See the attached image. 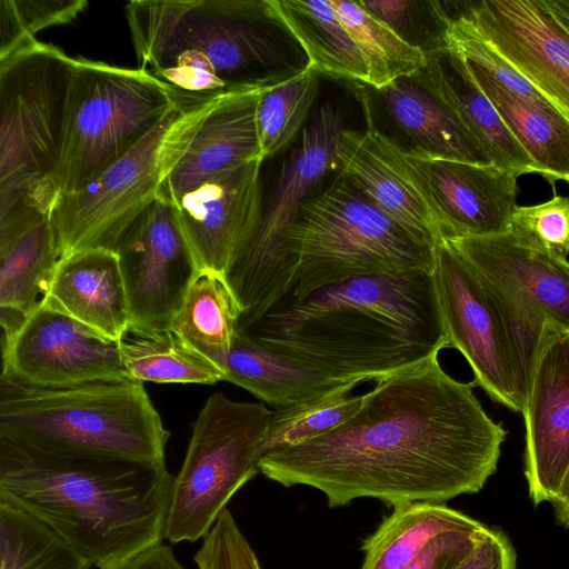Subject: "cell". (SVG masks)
Listing matches in <instances>:
<instances>
[{"instance_id":"6da1fadb","label":"cell","mask_w":569,"mask_h":569,"mask_svg":"<svg viewBox=\"0 0 569 569\" xmlns=\"http://www.w3.org/2000/svg\"><path fill=\"white\" fill-rule=\"evenodd\" d=\"M438 356L378 379L346 422L263 455L259 472L315 488L329 507L358 498L442 503L480 491L507 431L487 415L475 383L452 378Z\"/></svg>"},{"instance_id":"7a4b0ae2","label":"cell","mask_w":569,"mask_h":569,"mask_svg":"<svg viewBox=\"0 0 569 569\" xmlns=\"http://www.w3.org/2000/svg\"><path fill=\"white\" fill-rule=\"evenodd\" d=\"M242 332L340 383L377 381L449 348L432 272L329 284Z\"/></svg>"},{"instance_id":"3957f363","label":"cell","mask_w":569,"mask_h":569,"mask_svg":"<svg viewBox=\"0 0 569 569\" xmlns=\"http://www.w3.org/2000/svg\"><path fill=\"white\" fill-rule=\"evenodd\" d=\"M172 480L166 462L52 452L0 438V499L98 569L163 541Z\"/></svg>"},{"instance_id":"277c9868","label":"cell","mask_w":569,"mask_h":569,"mask_svg":"<svg viewBox=\"0 0 569 569\" xmlns=\"http://www.w3.org/2000/svg\"><path fill=\"white\" fill-rule=\"evenodd\" d=\"M124 14L138 68L184 96L216 98L296 69L256 0H133Z\"/></svg>"},{"instance_id":"5b68a950","label":"cell","mask_w":569,"mask_h":569,"mask_svg":"<svg viewBox=\"0 0 569 569\" xmlns=\"http://www.w3.org/2000/svg\"><path fill=\"white\" fill-rule=\"evenodd\" d=\"M169 437L140 380L38 387L0 377V438L52 452L159 463Z\"/></svg>"},{"instance_id":"8992f818","label":"cell","mask_w":569,"mask_h":569,"mask_svg":"<svg viewBox=\"0 0 569 569\" xmlns=\"http://www.w3.org/2000/svg\"><path fill=\"white\" fill-rule=\"evenodd\" d=\"M435 247L420 244L342 174L305 202L287 231L284 299L357 277L431 273Z\"/></svg>"},{"instance_id":"52a82bcc","label":"cell","mask_w":569,"mask_h":569,"mask_svg":"<svg viewBox=\"0 0 569 569\" xmlns=\"http://www.w3.org/2000/svg\"><path fill=\"white\" fill-rule=\"evenodd\" d=\"M73 58L38 39L0 60V230L50 216Z\"/></svg>"},{"instance_id":"ba28073f","label":"cell","mask_w":569,"mask_h":569,"mask_svg":"<svg viewBox=\"0 0 569 569\" xmlns=\"http://www.w3.org/2000/svg\"><path fill=\"white\" fill-rule=\"evenodd\" d=\"M188 97L144 69L73 58L54 172L58 194L91 182Z\"/></svg>"},{"instance_id":"9c48e42d","label":"cell","mask_w":569,"mask_h":569,"mask_svg":"<svg viewBox=\"0 0 569 569\" xmlns=\"http://www.w3.org/2000/svg\"><path fill=\"white\" fill-rule=\"evenodd\" d=\"M223 97H188L91 182L60 194L50 219L61 259L89 249L116 251L129 227L160 197L197 130Z\"/></svg>"},{"instance_id":"30bf717a","label":"cell","mask_w":569,"mask_h":569,"mask_svg":"<svg viewBox=\"0 0 569 569\" xmlns=\"http://www.w3.org/2000/svg\"><path fill=\"white\" fill-rule=\"evenodd\" d=\"M271 411L212 393L192 422L180 471L173 477L164 525L171 543L204 538L233 495L258 472Z\"/></svg>"},{"instance_id":"8fae6325","label":"cell","mask_w":569,"mask_h":569,"mask_svg":"<svg viewBox=\"0 0 569 569\" xmlns=\"http://www.w3.org/2000/svg\"><path fill=\"white\" fill-rule=\"evenodd\" d=\"M345 129L339 110L325 103L283 159L259 227L226 276L242 310L238 332L250 328L289 295L282 263L287 231L325 177L338 168L337 148Z\"/></svg>"},{"instance_id":"7c38bea8","label":"cell","mask_w":569,"mask_h":569,"mask_svg":"<svg viewBox=\"0 0 569 569\" xmlns=\"http://www.w3.org/2000/svg\"><path fill=\"white\" fill-rule=\"evenodd\" d=\"M435 288L449 348L496 402L522 412L526 395L501 315L478 273L446 241L435 247Z\"/></svg>"},{"instance_id":"4fadbf2b","label":"cell","mask_w":569,"mask_h":569,"mask_svg":"<svg viewBox=\"0 0 569 569\" xmlns=\"http://www.w3.org/2000/svg\"><path fill=\"white\" fill-rule=\"evenodd\" d=\"M116 252L129 302V328H171L201 270L173 204L162 192L124 232Z\"/></svg>"},{"instance_id":"5bb4252c","label":"cell","mask_w":569,"mask_h":569,"mask_svg":"<svg viewBox=\"0 0 569 569\" xmlns=\"http://www.w3.org/2000/svg\"><path fill=\"white\" fill-rule=\"evenodd\" d=\"M0 377L38 387L132 379L119 341L44 300L2 337Z\"/></svg>"},{"instance_id":"9a60e30c","label":"cell","mask_w":569,"mask_h":569,"mask_svg":"<svg viewBox=\"0 0 569 569\" xmlns=\"http://www.w3.org/2000/svg\"><path fill=\"white\" fill-rule=\"evenodd\" d=\"M366 127L345 129L337 148L342 174L420 244L446 239L440 210L406 150L376 127L369 99L361 96Z\"/></svg>"},{"instance_id":"2e32d148","label":"cell","mask_w":569,"mask_h":569,"mask_svg":"<svg viewBox=\"0 0 569 569\" xmlns=\"http://www.w3.org/2000/svg\"><path fill=\"white\" fill-rule=\"evenodd\" d=\"M465 4L471 29L569 118V32L542 0Z\"/></svg>"},{"instance_id":"e0dca14e","label":"cell","mask_w":569,"mask_h":569,"mask_svg":"<svg viewBox=\"0 0 569 569\" xmlns=\"http://www.w3.org/2000/svg\"><path fill=\"white\" fill-rule=\"evenodd\" d=\"M262 163L246 162L177 199L168 198L201 273L226 278L253 238L263 208Z\"/></svg>"},{"instance_id":"ac0fdd59","label":"cell","mask_w":569,"mask_h":569,"mask_svg":"<svg viewBox=\"0 0 569 569\" xmlns=\"http://www.w3.org/2000/svg\"><path fill=\"white\" fill-rule=\"evenodd\" d=\"M488 284L569 335V261L512 231L446 240Z\"/></svg>"},{"instance_id":"d6986e66","label":"cell","mask_w":569,"mask_h":569,"mask_svg":"<svg viewBox=\"0 0 569 569\" xmlns=\"http://www.w3.org/2000/svg\"><path fill=\"white\" fill-rule=\"evenodd\" d=\"M422 176L442 216L446 239L487 237L510 230L520 173L406 150Z\"/></svg>"},{"instance_id":"ffe728a7","label":"cell","mask_w":569,"mask_h":569,"mask_svg":"<svg viewBox=\"0 0 569 569\" xmlns=\"http://www.w3.org/2000/svg\"><path fill=\"white\" fill-rule=\"evenodd\" d=\"M522 415L529 496L535 505L551 501L569 469V335L542 351Z\"/></svg>"},{"instance_id":"44dd1931","label":"cell","mask_w":569,"mask_h":569,"mask_svg":"<svg viewBox=\"0 0 569 569\" xmlns=\"http://www.w3.org/2000/svg\"><path fill=\"white\" fill-rule=\"evenodd\" d=\"M279 74L264 84L231 92L220 100L168 178L162 189L167 198L177 199L226 171L256 159L263 160L257 130V102L259 94Z\"/></svg>"},{"instance_id":"7402d4cb","label":"cell","mask_w":569,"mask_h":569,"mask_svg":"<svg viewBox=\"0 0 569 569\" xmlns=\"http://www.w3.org/2000/svg\"><path fill=\"white\" fill-rule=\"evenodd\" d=\"M411 79L457 116L485 148L492 164L520 174L539 173L535 162L476 83L468 62L460 52L449 47L428 52L426 67Z\"/></svg>"},{"instance_id":"603a6c76","label":"cell","mask_w":569,"mask_h":569,"mask_svg":"<svg viewBox=\"0 0 569 569\" xmlns=\"http://www.w3.org/2000/svg\"><path fill=\"white\" fill-rule=\"evenodd\" d=\"M44 301L114 341L130 327L124 280L112 250L89 249L60 259Z\"/></svg>"},{"instance_id":"cb8c5ba5","label":"cell","mask_w":569,"mask_h":569,"mask_svg":"<svg viewBox=\"0 0 569 569\" xmlns=\"http://www.w3.org/2000/svg\"><path fill=\"white\" fill-rule=\"evenodd\" d=\"M61 252L50 216L0 233V325L13 332L44 300Z\"/></svg>"},{"instance_id":"d4e9b609","label":"cell","mask_w":569,"mask_h":569,"mask_svg":"<svg viewBox=\"0 0 569 569\" xmlns=\"http://www.w3.org/2000/svg\"><path fill=\"white\" fill-rule=\"evenodd\" d=\"M264 12L287 31L318 74L368 84V71L332 0H263Z\"/></svg>"},{"instance_id":"484cf974","label":"cell","mask_w":569,"mask_h":569,"mask_svg":"<svg viewBox=\"0 0 569 569\" xmlns=\"http://www.w3.org/2000/svg\"><path fill=\"white\" fill-rule=\"evenodd\" d=\"M376 91L389 119L413 148L442 158L492 164L457 116L413 79H400Z\"/></svg>"},{"instance_id":"4316f807","label":"cell","mask_w":569,"mask_h":569,"mask_svg":"<svg viewBox=\"0 0 569 569\" xmlns=\"http://www.w3.org/2000/svg\"><path fill=\"white\" fill-rule=\"evenodd\" d=\"M467 60V59H466ZM472 78L506 126L550 182L569 179V118L549 100L523 97L468 61Z\"/></svg>"},{"instance_id":"83f0119b","label":"cell","mask_w":569,"mask_h":569,"mask_svg":"<svg viewBox=\"0 0 569 569\" xmlns=\"http://www.w3.org/2000/svg\"><path fill=\"white\" fill-rule=\"evenodd\" d=\"M222 368L226 381L246 389L274 410L306 403L343 385L262 347L238 331Z\"/></svg>"},{"instance_id":"f1b7e54d","label":"cell","mask_w":569,"mask_h":569,"mask_svg":"<svg viewBox=\"0 0 569 569\" xmlns=\"http://www.w3.org/2000/svg\"><path fill=\"white\" fill-rule=\"evenodd\" d=\"M485 526L442 503L411 502L395 507L362 546L361 569H403L435 538L451 531H475Z\"/></svg>"},{"instance_id":"f546056e","label":"cell","mask_w":569,"mask_h":569,"mask_svg":"<svg viewBox=\"0 0 569 569\" xmlns=\"http://www.w3.org/2000/svg\"><path fill=\"white\" fill-rule=\"evenodd\" d=\"M119 346L130 377L142 382L213 385L226 379L220 366L172 328L157 331L129 328Z\"/></svg>"},{"instance_id":"4dcf8cb0","label":"cell","mask_w":569,"mask_h":569,"mask_svg":"<svg viewBox=\"0 0 569 569\" xmlns=\"http://www.w3.org/2000/svg\"><path fill=\"white\" fill-rule=\"evenodd\" d=\"M241 313V307L226 278L202 272L190 288L171 328L222 368Z\"/></svg>"},{"instance_id":"1f68e13d","label":"cell","mask_w":569,"mask_h":569,"mask_svg":"<svg viewBox=\"0 0 569 569\" xmlns=\"http://www.w3.org/2000/svg\"><path fill=\"white\" fill-rule=\"evenodd\" d=\"M338 17L358 46L368 71V86L379 90L412 78L428 62V53L410 44L369 14L358 1L332 0Z\"/></svg>"},{"instance_id":"d6a6232c","label":"cell","mask_w":569,"mask_h":569,"mask_svg":"<svg viewBox=\"0 0 569 569\" xmlns=\"http://www.w3.org/2000/svg\"><path fill=\"white\" fill-rule=\"evenodd\" d=\"M318 73L307 63L278 76L257 102L260 156H276L295 138L318 94Z\"/></svg>"},{"instance_id":"836d02e7","label":"cell","mask_w":569,"mask_h":569,"mask_svg":"<svg viewBox=\"0 0 569 569\" xmlns=\"http://www.w3.org/2000/svg\"><path fill=\"white\" fill-rule=\"evenodd\" d=\"M92 567L51 530L0 499V569H89Z\"/></svg>"},{"instance_id":"e575fe53","label":"cell","mask_w":569,"mask_h":569,"mask_svg":"<svg viewBox=\"0 0 569 569\" xmlns=\"http://www.w3.org/2000/svg\"><path fill=\"white\" fill-rule=\"evenodd\" d=\"M357 385L343 383L306 403L271 411L260 445V458L268 452L313 439L346 422L362 406L363 395L349 396Z\"/></svg>"},{"instance_id":"d590c367","label":"cell","mask_w":569,"mask_h":569,"mask_svg":"<svg viewBox=\"0 0 569 569\" xmlns=\"http://www.w3.org/2000/svg\"><path fill=\"white\" fill-rule=\"evenodd\" d=\"M86 0H0V60L37 40L47 28L70 23Z\"/></svg>"},{"instance_id":"8d00e7d4","label":"cell","mask_w":569,"mask_h":569,"mask_svg":"<svg viewBox=\"0 0 569 569\" xmlns=\"http://www.w3.org/2000/svg\"><path fill=\"white\" fill-rule=\"evenodd\" d=\"M510 231L539 249L569 257V198L555 196L532 206H517Z\"/></svg>"},{"instance_id":"74e56055","label":"cell","mask_w":569,"mask_h":569,"mask_svg":"<svg viewBox=\"0 0 569 569\" xmlns=\"http://www.w3.org/2000/svg\"><path fill=\"white\" fill-rule=\"evenodd\" d=\"M198 569H262L232 513L220 515L194 556Z\"/></svg>"},{"instance_id":"f35d334b","label":"cell","mask_w":569,"mask_h":569,"mask_svg":"<svg viewBox=\"0 0 569 569\" xmlns=\"http://www.w3.org/2000/svg\"><path fill=\"white\" fill-rule=\"evenodd\" d=\"M486 528L442 533L403 569H458L472 553Z\"/></svg>"},{"instance_id":"ab89813d","label":"cell","mask_w":569,"mask_h":569,"mask_svg":"<svg viewBox=\"0 0 569 569\" xmlns=\"http://www.w3.org/2000/svg\"><path fill=\"white\" fill-rule=\"evenodd\" d=\"M358 3L400 38L425 50L419 36L421 2L410 0H360Z\"/></svg>"},{"instance_id":"60d3db41","label":"cell","mask_w":569,"mask_h":569,"mask_svg":"<svg viewBox=\"0 0 569 569\" xmlns=\"http://www.w3.org/2000/svg\"><path fill=\"white\" fill-rule=\"evenodd\" d=\"M458 569H517L516 551L502 531L486 528L472 553Z\"/></svg>"},{"instance_id":"b9f144b4","label":"cell","mask_w":569,"mask_h":569,"mask_svg":"<svg viewBox=\"0 0 569 569\" xmlns=\"http://www.w3.org/2000/svg\"><path fill=\"white\" fill-rule=\"evenodd\" d=\"M114 569H187L163 542L141 552Z\"/></svg>"},{"instance_id":"7bdbcfd3","label":"cell","mask_w":569,"mask_h":569,"mask_svg":"<svg viewBox=\"0 0 569 569\" xmlns=\"http://www.w3.org/2000/svg\"><path fill=\"white\" fill-rule=\"evenodd\" d=\"M556 517L563 526L569 527V469L563 477L557 495L550 501Z\"/></svg>"},{"instance_id":"ee69618b","label":"cell","mask_w":569,"mask_h":569,"mask_svg":"<svg viewBox=\"0 0 569 569\" xmlns=\"http://www.w3.org/2000/svg\"><path fill=\"white\" fill-rule=\"evenodd\" d=\"M542 2L550 11L569 17V0H542Z\"/></svg>"},{"instance_id":"f6af8a7d","label":"cell","mask_w":569,"mask_h":569,"mask_svg":"<svg viewBox=\"0 0 569 569\" xmlns=\"http://www.w3.org/2000/svg\"><path fill=\"white\" fill-rule=\"evenodd\" d=\"M549 10V9H548ZM550 11V10H549ZM552 12V11H550ZM555 14V17L558 19V21L567 29V31L569 32V17L567 16H563V14H560V13H556V12H552Z\"/></svg>"},{"instance_id":"bcb514c9","label":"cell","mask_w":569,"mask_h":569,"mask_svg":"<svg viewBox=\"0 0 569 569\" xmlns=\"http://www.w3.org/2000/svg\"><path fill=\"white\" fill-rule=\"evenodd\" d=\"M567 182L569 183V179L567 180Z\"/></svg>"}]
</instances>
